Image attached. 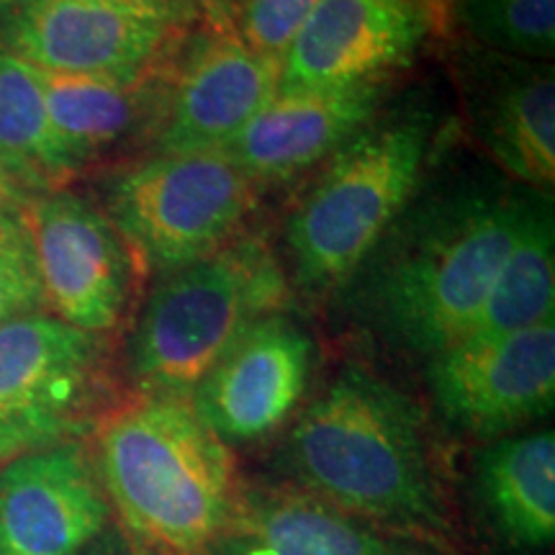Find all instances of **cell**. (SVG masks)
Masks as SVG:
<instances>
[{
	"instance_id": "44dd1931",
	"label": "cell",
	"mask_w": 555,
	"mask_h": 555,
	"mask_svg": "<svg viewBox=\"0 0 555 555\" xmlns=\"http://www.w3.org/2000/svg\"><path fill=\"white\" fill-rule=\"evenodd\" d=\"M0 159L26 193L60 191L80 168L54 134L39 69L0 44Z\"/></svg>"
},
{
	"instance_id": "6da1fadb",
	"label": "cell",
	"mask_w": 555,
	"mask_h": 555,
	"mask_svg": "<svg viewBox=\"0 0 555 555\" xmlns=\"http://www.w3.org/2000/svg\"><path fill=\"white\" fill-rule=\"evenodd\" d=\"M527 204L502 185H463L401 214L350 278L373 322L427 358L466 337Z\"/></svg>"
},
{
	"instance_id": "9a60e30c",
	"label": "cell",
	"mask_w": 555,
	"mask_h": 555,
	"mask_svg": "<svg viewBox=\"0 0 555 555\" xmlns=\"http://www.w3.org/2000/svg\"><path fill=\"white\" fill-rule=\"evenodd\" d=\"M468 73V119L489 157L543 193L555 183V73L545 62L481 52Z\"/></svg>"
},
{
	"instance_id": "484cf974",
	"label": "cell",
	"mask_w": 555,
	"mask_h": 555,
	"mask_svg": "<svg viewBox=\"0 0 555 555\" xmlns=\"http://www.w3.org/2000/svg\"><path fill=\"white\" fill-rule=\"evenodd\" d=\"M26 198H29V193L21 189L16 178L11 176L9 168L3 165V159H0V208L24 206Z\"/></svg>"
},
{
	"instance_id": "603a6c76",
	"label": "cell",
	"mask_w": 555,
	"mask_h": 555,
	"mask_svg": "<svg viewBox=\"0 0 555 555\" xmlns=\"http://www.w3.org/2000/svg\"><path fill=\"white\" fill-rule=\"evenodd\" d=\"M44 309L24 206L0 208V324Z\"/></svg>"
},
{
	"instance_id": "7402d4cb",
	"label": "cell",
	"mask_w": 555,
	"mask_h": 555,
	"mask_svg": "<svg viewBox=\"0 0 555 555\" xmlns=\"http://www.w3.org/2000/svg\"><path fill=\"white\" fill-rule=\"evenodd\" d=\"M450 13L486 52L545 62L555 50V0H453Z\"/></svg>"
},
{
	"instance_id": "277c9868",
	"label": "cell",
	"mask_w": 555,
	"mask_h": 555,
	"mask_svg": "<svg viewBox=\"0 0 555 555\" xmlns=\"http://www.w3.org/2000/svg\"><path fill=\"white\" fill-rule=\"evenodd\" d=\"M286 275L258 237L232 240L165 275L131 339V376L142 393L191 399L206 373L258 319L286 298Z\"/></svg>"
},
{
	"instance_id": "ac0fdd59",
	"label": "cell",
	"mask_w": 555,
	"mask_h": 555,
	"mask_svg": "<svg viewBox=\"0 0 555 555\" xmlns=\"http://www.w3.org/2000/svg\"><path fill=\"white\" fill-rule=\"evenodd\" d=\"M478 491L506 540L545 547L555 538V435L499 437L478 461Z\"/></svg>"
},
{
	"instance_id": "d6986e66",
	"label": "cell",
	"mask_w": 555,
	"mask_h": 555,
	"mask_svg": "<svg viewBox=\"0 0 555 555\" xmlns=\"http://www.w3.org/2000/svg\"><path fill=\"white\" fill-rule=\"evenodd\" d=\"M152 75L111 80L39 69L52 129L78 168L134 134L150 119L155 103L163 101L159 90L152 88Z\"/></svg>"
},
{
	"instance_id": "8992f818",
	"label": "cell",
	"mask_w": 555,
	"mask_h": 555,
	"mask_svg": "<svg viewBox=\"0 0 555 555\" xmlns=\"http://www.w3.org/2000/svg\"><path fill=\"white\" fill-rule=\"evenodd\" d=\"M253 183L224 150L157 155L111 185V224L150 270L176 273L232 242Z\"/></svg>"
},
{
	"instance_id": "83f0119b",
	"label": "cell",
	"mask_w": 555,
	"mask_h": 555,
	"mask_svg": "<svg viewBox=\"0 0 555 555\" xmlns=\"http://www.w3.org/2000/svg\"><path fill=\"white\" fill-rule=\"evenodd\" d=\"M425 3H427V9L433 11V16H437V11L442 9V3H446V0H425Z\"/></svg>"
},
{
	"instance_id": "4fadbf2b",
	"label": "cell",
	"mask_w": 555,
	"mask_h": 555,
	"mask_svg": "<svg viewBox=\"0 0 555 555\" xmlns=\"http://www.w3.org/2000/svg\"><path fill=\"white\" fill-rule=\"evenodd\" d=\"M106 519L99 474L73 442L11 457L0 468V555H78Z\"/></svg>"
},
{
	"instance_id": "cb8c5ba5",
	"label": "cell",
	"mask_w": 555,
	"mask_h": 555,
	"mask_svg": "<svg viewBox=\"0 0 555 555\" xmlns=\"http://www.w3.org/2000/svg\"><path fill=\"white\" fill-rule=\"evenodd\" d=\"M319 0H245L240 11V39L260 57L281 65Z\"/></svg>"
},
{
	"instance_id": "d4e9b609",
	"label": "cell",
	"mask_w": 555,
	"mask_h": 555,
	"mask_svg": "<svg viewBox=\"0 0 555 555\" xmlns=\"http://www.w3.org/2000/svg\"><path fill=\"white\" fill-rule=\"evenodd\" d=\"M124 9L142 13V16L157 18L163 24L185 29L208 11V0H114Z\"/></svg>"
},
{
	"instance_id": "8fae6325",
	"label": "cell",
	"mask_w": 555,
	"mask_h": 555,
	"mask_svg": "<svg viewBox=\"0 0 555 555\" xmlns=\"http://www.w3.org/2000/svg\"><path fill=\"white\" fill-rule=\"evenodd\" d=\"M311 365V337L275 311L242 332L191 393V404L229 448L262 440L296 412Z\"/></svg>"
},
{
	"instance_id": "5bb4252c",
	"label": "cell",
	"mask_w": 555,
	"mask_h": 555,
	"mask_svg": "<svg viewBox=\"0 0 555 555\" xmlns=\"http://www.w3.org/2000/svg\"><path fill=\"white\" fill-rule=\"evenodd\" d=\"M281 65L237 31L214 29L180 69L157 134V155L224 150L278 95Z\"/></svg>"
},
{
	"instance_id": "5b68a950",
	"label": "cell",
	"mask_w": 555,
	"mask_h": 555,
	"mask_svg": "<svg viewBox=\"0 0 555 555\" xmlns=\"http://www.w3.org/2000/svg\"><path fill=\"white\" fill-rule=\"evenodd\" d=\"M429 155L422 119L365 127L343 144L288 219L298 286H345L391 229L420 185Z\"/></svg>"
},
{
	"instance_id": "30bf717a",
	"label": "cell",
	"mask_w": 555,
	"mask_h": 555,
	"mask_svg": "<svg viewBox=\"0 0 555 555\" xmlns=\"http://www.w3.org/2000/svg\"><path fill=\"white\" fill-rule=\"evenodd\" d=\"M180 31L114 0H37L0 24V44L47 73L137 80L157 73Z\"/></svg>"
},
{
	"instance_id": "52a82bcc",
	"label": "cell",
	"mask_w": 555,
	"mask_h": 555,
	"mask_svg": "<svg viewBox=\"0 0 555 555\" xmlns=\"http://www.w3.org/2000/svg\"><path fill=\"white\" fill-rule=\"evenodd\" d=\"M99 339L37 311L0 324V463L67 442L86 420Z\"/></svg>"
},
{
	"instance_id": "9c48e42d",
	"label": "cell",
	"mask_w": 555,
	"mask_h": 555,
	"mask_svg": "<svg viewBox=\"0 0 555 555\" xmlns=\"http://www.w3.org/2000/svg\"><path fill=\"white\" fill-rule=\"evenodd\" d=\"M429 391L450 425L502 437L543 420L555 401V322L502 337H463L429 358Z\"/></svg>"
},
{
	"instance_id": "e0dca14e",
	"label": "cell",
	"mask_w": 555,
	"mask_h": 555,
	"mask_svg": "<svg viewBox=\"0 0 555 555\" xmlns=\"http://www.w3.org/2000/svg\"><path fill=\"white\" fill-rule=\"evenodd\" d=\"M219 555H412L356 517L307 494H249L234 506Z\"/></svg>"
},
{
	"instance_id": "ffe728a7",
	"label": "cell",
	"mask_w": 555,
	"mask_h": 555,
	"mask_svg": "<svg viewBox=\"0 0 555 555\" xmlns=\"http://www.w3.org/2000/svg\"><path fill=\"white\" fill-rule=\"evenodd\" d=\"M555 311V221L551 196L530 198L515 245L466 337H502L535 327Z\"/></svg>"
},
{
	"instance_id": "7c38bea8",
	"label": "cell",
	"mask_w": 555,
	"mask_h": 555,
	"mask_svg": "<svg viewBox=\"0 0 555 555\" xmlns=\"http://www.w3.org/2000/svg\"><path fill=\"white\" fill-rule=\"evenodd\" d=\"M433 21L425 0H319L281 62L278 93L380 80L414 60Z\"/></svg>"
},
{
	"instance_id": "4316f807",
	"label": "cell",
	"mask_w": 555,
	"mask_h": 555,
	"mask_svg": "<svg viewBox=\"0 0 555 555\" xmlns=\"http://www.w3.org/2000/svg\"><path fill=\"white\" fill-rule=\"evenodd\" d=\"M34 3H37V0H0V24H5V21L13 16H18L21 11H26Z\"/></svg>"
},
{
	"instance_id": "2e32d148",
	"label": "cell",
	"mask_w": 555,
	"mask_h": 555,
	"mask_svg": "<svg viewBox=\"0 0 555 555\" xmlns=\"http://www.w3.org/2000/svg\"><path fill=\"white\" fill-rule=\"evenodd\" d=\"M380 80L278 93L224 152L253 180H288L332 157L376 114Z\"/></svg>"
},
{
	"instance_id": "7a4b0ae2",
	"label": "cell",
	"mask_w": 555,
	"mask_h": 555,
	"mask_svg": "<svg viewBox=\"0 0 555 555\" xmlns=\"http://www.w3.org/2000/svg\"><path fill=\"white\" fill-rule=\"evenodd\" d=\"M95 474L129 535L155 555H211L240 502L232 448L183 397L142 393L116 409Z\"/></svg>"
},
{
	"instance_id": "3957f363",
	"label": "cell",
	"mask_w": 555,
	"mask_h": 555,
	"mask_svg": "<svg viewBox=\"0 0 555 555\" xmlns=\"http://www.w3.org/2000/svg\"><path fill=\"white\" fill-rule=\"evenodd\" d=\"M294 476L350 517L440 532V502L422 420L391 384L347 367L298 416L286 448Z\"/></svg>"
},
{
	"instance_id": "ba28073f",
	"label": "cell",
	"mask_w": 555,
	"mask_h": 555,
	"mask_svg": "<svg viewBox=\"0 0 555 555\" xmlns=\"http://www.w3.org/2000/svg\"><path fill=\"white\" fill-rule=\"evenodd\" d=\"M24 221L52 317L90 335L114 330L129 304L134 255L106 214L52 191L26 198Z\"/></svg>"
}]
</instances>
